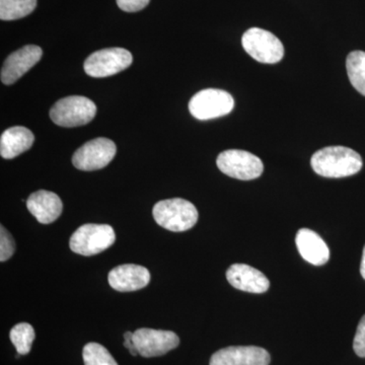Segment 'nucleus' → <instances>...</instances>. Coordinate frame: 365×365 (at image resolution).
I'll return each mask as SVG.
<instances>
[{"instance_id": "f257e3e1", "label": "nucleus", "mask_w": 365, "mask_h": 365, "mask_svg": "<svg viewBox=\"0 0 365 365\" xmlns=\"http://www.w3.org/2000/svg\"><path fill=\"white\" fill-rule=\"evenodd\" d=\"M314 173L325 178H345L362 169L359 153L345 146H328L314 153L311 160Z\"/></svg>"}, {"instance_id": "b1692460", "label": "nucleus", "mask_w": 365, "mask_h": 365, "mask_svg": "<svg viewBox=\"0 0 365 365\" xmlns=\"http://www.w3.org/2000/svg\"><path fill=\"white\" fill-rule=\"evenodd\" d=\"M118 6L126 13H137L150 4V0H116Z\"/></svg>"}, {"instance_id": "9d476101", "label": "nucleus", "mask_w": 365, "mask_h": 365, "mask_svg": "<svg viewBox=\"0 0 365 365\" xmlns=\"http://www.w3.org/2000/svg\"><path fill=\"white\" fill-rule=\"evenodd\" d=\"M133 342L138 354L145 359L162 356L180 344L177 334L155 329H138L133 333Z\"/></svg>"}, {"instance_id": "4468645a", "label": "nucleus", "mask_w": 365, "mask_h": 365, "mask_svg": "<svg viewBox=\"0 0 365 365\" xmlns=\"http://www.w3.org/2000/svg\"><path fill=\"white\" fill-rule=\"evenodd\" d=\"M227 278L232 287L250 294H264L270 287L268 278L261 271L246 264L230 266L227 271Z\"/></svg>"}, {"instance_id": "2eb2a0df", "label": "nucleus", "mask_w": 365, "mask_h": 365, "mask_svg": "<svg viewBox=\"0 0 365 365\" xmlns=\"http://www.w3.org/2000/svg\"><path fill=\"white\" fill-rule=\"evenodd\" d=\"M26 207L38 222L43 225H49L58 220L63 209V204L56 194L46 190H40L31 194L26 201Z\"/></svg>"}, {"instance_id": "393cba45", "label": "nucleus", "mask_w": 365, "mask_h": 365, "mask_svg": "<svg viewBox=\"0 0 365 365\" xmlns=\"http://www.w3.org/2000/svg\"><path fill=\"white\" fill-rule=\"evenodd\" d=\"M124 346L129 350L131 355L133 356H136L138 355V351H137L135 344L133 342V333L132 332H126L124 334Z\"/></svg>"}, {"instance_id": "aec40b11", "label": "nucleus", "mask_w": 365, "mask_h": 365, "mask_svg": "<svg viewBox=\"0 0 365 365\" xmlns=\"http://www.w3.org/2000/svg\"><path fill=\"white\" fill-rule=\"evenodd\" d=\"M9 337L19 354L26 355L30 353L31 347L35 340V330L30 324H18L11 329Z\"/></svg>"}, {"instance_id": "a211bd4d", "label": "nucleus", "mask_w": 365, "mask_h": 365, "mask_svg": "<svg viewBox=\"0 0 365 365\" xmlns=\"http://www.w3.org/2000/svg\"><path fill=\"white\" fill-rule=\"evenodd\" d=\"M346 68L353 88L365 97V52L350 53L346 60Z\"/></svg>"}, {"instance_id": "ddd939ff", "label": "nucleus", "mask_w": 365, "mask_h": 365, "mask_svg": "<svg viewBox=\"0 0 365 365\" xmlns=\"http://www.w3.org/2000/svg\"><path fill=\"white\" fill-rule=\"evenodd\" d=\"M108 280L111 287L117 292H135L148 287L150 281V273L143 266L125 264L112 269Z\"/></svg>"}, {"instance_id": "7ed1b4c3", "label": "nucleus", "mask_w": 365, "mask_h": 365, "mask_svg": "<svg viewBox=\"0 0 365 365\" xmlns=\"http://www.w3.org/2000/svg\"><path fill=\"white\" fill-rule=\"evenodd\" d=\"M97 107L90 98L71 96L61 98L50 110V117L55 124L66 128L90 123L96 116Z\"/></svg>"}, {"instance_id": "1a4fd4ad", "label": "nucleus", "mask_w": 365, "mask_h": 365, "mask_svg": "<svg viewBox=\"0 0 365 365\" xmlns=\"http://www.w3.org/2000/svg\"><path fill=\"white\" fill-rule=\"evenodd\" d=\"M116 144L104 137L93 139L74 153L72 163L78 170H97L107 167L116 155Z\"/></svg>"}, {"instance_id": "39448f33", "label": "nucleus", "mask_w": 365, "mask_h": 365, "mask_svg": "<svg viewBox=\"0 0 365 365\" xmlns=\"http://www.w3.org/2000/svg\"><path fill=\"white\" fill-rule=\"evenodd\" d=\"M242 47L250 56L261 63L275 64L284 56V48L274 34L263 29H249L242 36Z\"/></svg>"}, {"instance_id": "4be33fe9", "label": "nucleus", "mask_w": 365, "mask_h": 365, "mask_svg": "<svg viewBox=\"0 0 365 365\" xmlns=\"http://www.w3.org/2000/svg\"><path fill=\"white\" fill-rule=\"evenodd\" d=\"M16 245L11 235L2 227L0 228V261L6 262L13 256Z\"/></svg>"}, {"instance_id": "f03ea898", "label": "nucleus", "mask_w": 365, "mask_h": 365, "mask_svg": "<svg viewBox=\"0 0 365 365\" xmlns=\"http://www.w3.org/2000/svg\"><path fill=\"white\" fill-rule=\"evenodd\" d=\"M153 215L158 225L176 232L193 227L199 216L195 205L182 198L160 201L153 207Z\"/></svg>"}, {"instance_id": "0eeeda50", "label": "nucleus", "mask_w": 365, "mask_h": 365, "mask_svg": "<svg viewBox=\"0 0 365 365\" xmlns=\"http://www.w3.org/2000/svg\"><path fill=\"white\" fill-rule=\"evenodd\" d=\"M218 169L223 174L242 181L255 180L263 174L264 165L260 158L248 151L230 150L218 155Z\"/></svg>"}, {"instance_id": "f8f14e48", "label": "nucleus", "mask_w": 365, "mask_h": 365, "mask_svg": "<svg viewBox=\"0 0 365 365\" xmlns=\"http://www.w3.org/2000/svg\"><path fill=\"white\" fill-rule=\"evenodd\" d=\"M39 46L26 45L9 55L1 68V81L4 85H13L35 66L42 58Z\"/></svg>"}, {"instance_id": "6e6552de", "label": "nucleus", "mask_w": 365, "mask_h": 365, "mask_svg": "<svg viewBox=\"0 0 365 365\" xmlns=\"http://www.w3.org/2000/svg\"><path fill=\"white\" fill-rule=\"evenodd\" d=\"M133 57L124 48H106L93 53L85 62L88 76L101 78L115 76L131 66Z\"/></svg>"}, {"instance_id": "6ab92c4d", "label": "nucleus", "mask_w": 365, "mask_h": 365, "mask_svg": "<svg viewBox=\"0 0 365 365\" xmlns=\"http://www.w3.org/2000/svg\"><path fill=\"white\" fill-rule=\"evenodd\" d=\"M37 0H0L1 21H16L25 18L35 11Z\"/></svg>"}, {"instance_id": "5701e85b", "label": "nucleus", "mask_w": 365, "mask_h": 365, "mask_svg": "<svg viewBox=\"0 0 365 365\" xmlns=\"http://www.w3.org/2000/svg\"><path fill=\"white\" fill-rule=\"evenodd\" d=\"M353 349L359 357L365 359V314L360 319L357 327L356 334L353 341Z\"/></svg>"}, {"instance_id": "20e7f679", "label": "nucleus", "mask_w": 365, "mask_h": 365, "mask_svg": "<svg viewBox=\"0 0 365 365\" xmlns=\"http://www.w3.org/2000/svg\"><path fill=\"white\" fill-rule=\"evenodd\" d=\"M116 241V235L108 225H81L71 235L69 246L72 252L83 256H93L109 249Z\"/></svg>"}, {"instance_id": "a878e982", "label": "nucleus", "mask_w": 365, "mask_h": 365, "mask_svg": "<svg viewBox=\"0 0 365 365\" xmlns=\"http://www.w3.org/2000/svg\"><path fill=\"white\" fill-rule=\"evenodd\" d=\"M360 273L362 277L365 279V246L364 249V254H362L361 265H360Z\"/></svg>"}, {"instance_id": "412c9836", "label": "nucleus", "mask_w": 365, "mask_h": 365, "mask_svg": "<svg viewBox=\"0 0 365 365\" xmlns=\"http://www.w3.org/2000/svg\"><path fill=\"white\" fill-rule=\"evenodd\" d=\"M83 356L85 365H118L110 352L98 343L86 344L83 348Z\"/></svg>"}, {"instance_id": "423d86ee", "label": "nucleus", "mask_w": 365, "mask_h": 365, "mask_svg": "<svg viewBox=\"0 0 365 365\" xmlns=\"http://www.w3.org/2000/svg\"><path fill=\"white\" fill-rule=\"evenodd\" d=\"M235 100L227 91L206 88L197 93L189 103V111L196 119H215L230 114L234 110Z\"/></svg>"}, {"instance_id": "dca6fc26", "label": "nucleus", "mask_w": 365, "mask_h": 365, "mask_svg": "<svg viewBox=\"0 0 365 365\" xmlns=\"http://www.w3.org/2000/svg\"><path fill=\"white\" fill-rule=\"evenodd\" d=\"M300 256L314 266H322L330 259V250L324 240L314 230L302 228L295 237Z\"/></svg>"}, {"instance_id": "f3484780", "label": "nucleus", "mask_w": 365, "mask_h": 365, "mask_svg": "<svg viewBox=\"0 0 365 365\" xmlns=\"http://www.w3.org/2000/svg\"><path fill=\"white\" fill-rule=\"evenodd\" d=\"M35 136L30 129L23 126L11 127L0 138V155L6 160L19 157L32 148Z\"/></svg>"}, {"instance_id": "9b49d317", "label": "nucleus", "mask_w": 365, "mask_h": 365, "mask_svg": "<svg viewBox=\"0 0 365 365\" xmlns=\"http://www.w3.org/2000/svg\"><path fill=\"white\" fill-rule=\"evenodd\" d=\"M270 361V354L263 348L232 346L215 352L209 365H269Z\"/></svg>"}]
</instances>
